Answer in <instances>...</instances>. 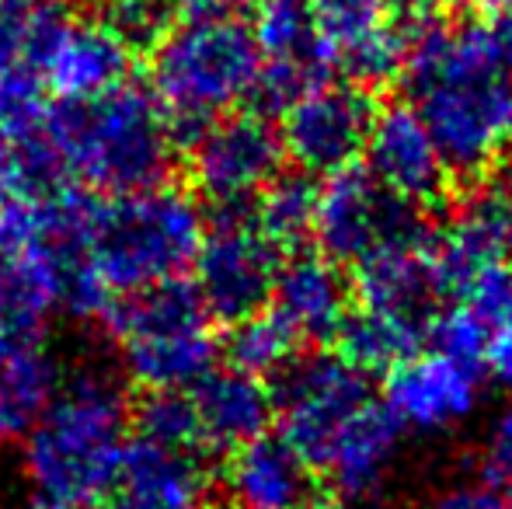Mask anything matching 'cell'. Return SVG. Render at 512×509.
<instances>
[{
    "label": "cell",
    "instance_id": "5",
    "mask_svg": "<svg viewBox=\"0 0 512 509\" xmlns=\"http://www.w3.org/2000/svg\"><path fill=\"white\" fill-rule=\"evenodd\" d=\"M262 60L248 21L230 11H196L150 49V95L192 136L255 95Z\"/></svg>",
    "mask_w": 512,
    "mask_h": 509
},
{
    "label": "cell",
    "instance_id": "2",
    "mask_svg": "<svg viewBox=\"0 0 512 509\" xmlns=\"http://www.w3.org/2000/svg\"><path fill=\"white\" fill-rule=\"evenodd\" d=\"M129 408L105 367H84L60 387L25 436L21 471L42 509H88L115 489L126 464Z\"/></svg>",
    "mask_w": 512,
    "mask_h": 509
},
{
    "label": "cell",
    "instance_id": "30",
    "mask_svg": "<svg viewBox=\"0 0 512 509\" xmlns=\"http://www.w3.org/2000/svg\"><path fill=\"white\" fill-rule=\"evenodd\" d=\"M293 346H297V339H293L290 328L272 311L255 314V318H248V321H237L227 339V353H230L234 370L251 374V377L283 374L293 363Z\"/></svg>",
    "mask_w": 512,
    "mask_h": 509
},
{
    "label": "cell",
    "instance_id": "8",
    "mask_svg": "<svg viewBox=\"0 0 512 509\" xmlns=\"http://www.w3.org/2000/svg\"><path fill=\"white\" fill-rule=\"evenodd\" d=\"M56 307H63V255L28 203L0 217V353L35 346Z\"/></svg>",
    "mask_w": 512,
    "mask_h": 509
},
{
    "label": "cell",
    "instance_id": "25",
    "mask_svg": "<svg viewBox=\"0 0 512 509\" xmlns=\"http://www.w3.org/2000/svg\"><path fill=\"white\" fill-rule=\"evenodd\" d=\"M255 39L269 63H286L314 74L324 81L328 67L335 63L328 42L310 11V0H262L255 21Z\"/></svg>",
    "mask_w": 512,
    "mask_h": 509
},
{
    "label": "cell",
    "instance_id": "29",
    "mask_svg": "<svg viewBox=\"0 0 512 509\" xmlns=\"http://www.w3.org/2000/svg\"><path fill=\"white\" fill-rule=\"evenodd\" d=\"M56 105L46 102V81L32 74H0V133L14 143L49 154V119ZM56 161V157H53Z\"/></svg>",
    "mask_w": 512,
    "mask_h": 509
},
{
    "label": "cell",
    "instance_id": "40",
    "mask_svg": "<svg viewBox=\"0 0 512 509\" xmlns=\"http://www.w3.org/2000/svg\"><path fill=\"white\" fill-rule=\"evenodd\" d=\"M401 4H408V7H418V11H425V7H436V4H446V0H401Z\"/></svg>",
    "mask_w": 512,
    "mask_h": 509
},
{
    "label": "cell",
    "instance_id": "9",
    "mask_svg": "<svg viewBox=\"0 0 512 509\" xmlns=\"http://www.w3.org/2000/svg\"><path fill=\"white\" fill-rule=\"evenodd\" d=\"M425 224L405 199L391 196L366 168L352 164L317 185L314 238L331 262H363L398 238L422 234Z\"/></svg>",
    "mask_w": 512,
    "mask_h": 509
},
{
    "label": "cell",
    "instance_id": "35",
    "mask_svg": "<svg viewBox=\"0 0 512 509\" xmlns=\"http://www.w3.org/2000/svg\"><path fill=\"white\" fill-rule=\"evenodd\" d=\"M481 478L512 496V405L492 415L478 450Z\"/></svg>",
    "mask_w": 512,
    "mask_h": 509
},
{
    "label": "cell",
    "instance_id": "31",
    "mask_svg": "<svg viewBox=\"0 0 512 509\" xmlns=\"http://www.w3.org/2000/svg\"><path fill=\"white\" fill-rule=\"evenodd\" d=\"M140 440L168 450L199 447V419L189 391H150L136 408Z\"/></svg>",
    "mask_w": 512,
    "mask_h": 509
},
{
    "label": "cell",
    "instance_id": "4",
    "mask_svg": "<svg viewBox=\"0 0 512 509\" xmlns=\"http://www.w3.org/2000/svg\"><path fill=\"white\" fill-rule=\"evenodd\" d=\"M49 150L63 171L115 199L164 185L175 161V133L150 91L122 84L95 102L56 105Z\"/></svg>",
    "mask_w": 512,
    "mask_h": 509
},
{
    "label": "cell",
    "instance_id": "24",
    "mask_svg": "<svg viewBox=\"0 0 512 509\" xmlns=\"http://www.w3.org/2000/svg\"><path fill=\"white\" fill-rule=\"evenodd\" d=\"M56 0H14L0 14V74H32L46 81V67L70 28Z\"/></svg>",
    "mask_w": 512,
    "mask_h": 509
},
{
    "label": "cell",
    "instance_id": "42",
    "mask_svg": "<svg viewBox=\"0 0 512 509\" xmlns=\"http://www.w3.org/2000/svg\"><path fill=\"white\" fill-rule=\"evenodd\" d=\"M488 4H502V7H512V0H488Z\"/></svg>",
    "mask_w": 512,
    "mask_h": 509
},
{
    "label": "cell",
    "instance_id": "7",
    "mask_svg": "<svg viewBox=\"0 0 512 509\" xmlns=\"http://www.w3.org/2000/svg\"><path fill=\"white\" fill-rule=\"evenodd\" d=\"M373 401L370 377L345 356H304L279 374L272 405L283 440L310 468H324L345 429Z\"/></svg>",
    "mask_w": 512,
    "mask_h": 509
},
{
    "label": "cell",
    "instance_id": "19",
    "mask_svg": "<svg viewBox=\"0 0 512 509\" xmlns=\"http://www.w3.org/2000/svg\"><path fill=\"white\" fill-rule=\"evenodd\" d=\"M112 509H216L206 471L189 450L136 440L112 489Z\"/></svg>",
    "mask_w": 512,
    "mask_h": 509
},
{
    "label": "cell",
    "instance_id": "28",
    "mask_svg": "<svg viewBox=\"0 0 512 509\" xmlns=\"http://www.w3.org/2000/svg\"><path fill=\"white\" fill-rule=\"evenodd\" d=\"M317 185L307 171H279L255 199V224L276 248L300 245L314 234Z\"/></svg>",
    "mask_w": 512,
    "mask_h": 509
},
{
    "label": "cell",
    "instance_id": "13",
    "mask_svg": "<svg viewBox=\"0 0 512 509\" xmlns=\"http://www.w3.org/2000/svg\"><path fill=\"white\" fill-rule=\"evenodd\" d=\"M481 377L485 370L446 356L439 349L411 356L387 374L384 405L405 433H450L464 426L481 405Z\"/></svg>",
    "mask_w": 512,
    "mask_h": 509
},
{
    "label": "cell",
    "instance_id": "14",
    "mask_svg": "<svg viewBox=\"0 0 512 509\" xmlns=\"http://www.w3.org/2000/svg\"><path fill=\"white\" fill-rule=\"evenodd\" d=\"M366 171L391 196L405 203H432L446 189V168L429 126L411 102H391L377 109L370 140H366Z\"/></svg>",
    "mask_w": 512,
    "mask_h": 509
},
{
    "label": "cell",
    "instance_id": "23",
    "mask_svg": "<svg viewBox=\"0 0 512 509\" xmlns=\"http://www.w3.org/2000/svg\"><path fill=\"white\" fill-rule=\"evenodd\" d=\"M60 387V367L39 342L0 353V447L32 433Z\"/></svg>",
    "mask_w": 512,
    "mask_h": 509
},
{
    "label": "cell",
    "instance_id": "3",
    "mask_svg": "<svg viewBox=\"0 0 512 509\" xmlns=\"http://www.w3.org/2000/svg\"><path fill=\"white\" fill-rule=\"evenodd\" d=\"M206 241V220L189 192L157 185L108 203L91 199L74 252L63 269H81L112 297L178 283Z\"/></svg>",
    "mask_w": 512,
    "mask_h": 509
},
{
    "label": "cell",
    "instance_id": "21",
    "mask_svg": "<svg viewBox=\"0 0 512 509\" xmlns=\"http://www.w3.org/2000/svg\"><path fill=\"white\" fill-rule=\"evenodd\" d=\"M199 419V443L216 450H241L265 436V426L276 415L272 394L262 381L241 370H213L196 387H189Z\"/></svg>",
    "mask_w": 512,
    "mask_h": 509
},
{
    "label": "cell",
    "instance_id": "41",
    "mask_svg": "<svg viewBox=\"0 0 512 509\" xmlns=\"http://www.w3.org/2000/svg\"><path fill=\"white\" fill-rule=\"evenodd\" d=\"M14 4V0H0V14H4L7 11V7H11Z\"/></svg>",
    "mask_w": 512,
    "mask_h": 509
},
{
    "label": "cell",
    "instance_id": "17",
    "mask_svg": "<svg viewBox=\"0 0 512 509\" xmlns=\"http://www.w3.org/2000/svg\"><path fill=\"white\" fill-rule=\"evenodd\" d=\"M227 509H321L314 468L283 440L258 436L234 450L223 471Z\"/></svg>",
    "mask_w": 512,
    "mask_h": 509
},
{
    "label": "cell",
    "instance_id": "33",
    "mask_svg": "<svg viewBox=\"0 0 512 509\" xmlns=\"http://www.w3.org/2000/svg\"><path fill=\"white\" fill-rule=\"evenodd\" d=\"M310 11L331 56L387 28V0H310Z\"/></svg>",
    "mask_w": 512,
    "mask_h": 509
},
{
    "label": "cell",
    "instance_id": "37",
    "mask_svg": "<svg viewBox=\"0 0 512 509\" xmlns=\"http://www.w3.org/2000/svg\"><path fill=\"white\" fill-rule=\"evenodd\" d=\"M488 35H492V46L502 70L512 77V7H502L495 18H488Z\"/></svg>",
    "mask_w": 512,
    "mask_h": 509
},
{
    "label": "cell",
    "instance_id": "38",
    "mask_svg": "<svg viewBox=\"0 0 512 509\" xmlns=\"http://www.w3.org/2000/svg\"><path fill=\"white\" fill-rule=\"evenodd\" d=\"M321 509H377V506H373V499H349V496H338V503L321 506Z\"/></svg>",
    "mask_w": 512,
    "mask_h": 509
},
{
    "label": "cell",
    "instance_id": "27",
    "mask_svg": "<svg viewBox=\"0 0 512 509\" xmlns=\"http://www.w3.org/2000/svg\"><path fill=\"white\" fill-rule=\"evenodd\" d=\"M460 304L471 307L488 332L485 370L502 384H512V262L467 279L460 286Z\"/></svg>",
    "mask_w": 512,
    "mask_h": 509
},
{
    "label": "cell",
    "instance_id": "15",
    "mask_svg": "<svg viewBox=\"0 0 512 509\" xmlns=\"http://www.w3.org/2000/svg\"><path fill=\"white\" fill-rule=\"evenodd\" d=\"M443 290H450V286L439 272L436 241L429 238V231L377 248L370 258L359 262L356 272L359 307L394 314V318L415 321L425 328L436 318V304Z\"/></svg>",
    "mask_w": 512,
    "mask_h": 509
},
{
    "label": "cell",
    "instance_id": "22",
    "mask_svg": "<svg viewBox=\"0 0 512 509\" xmlns=\"http://www.w3.org/2000/svg\"><path fill=\"white\" fill-rule=\"evenodd\" d=\"M401 440H405V426L391 415L384 401H370L359 412V419L345 429L338 440L331 461L324 471L335 478L338 496L349 499H373L380 485L387 482L394 461L401 454Z\"/></svg>",
    "mask_w": 512,
    "mask_h": 509
},
{
    "label": "cell",
    "instance_id": "18",
    "mask_svg": "<svg viewBox=\"0 0 512 509\" xmlns=\"http://www.w3.org/2000/svg\"><path fill=\"white\" fill-rule=\"evenodd\" d=\"M269 304L297 342L338 339L345 318L352 314L349 283L324 255H293L279 265Z\"/></svg>",
    "mask_w": 512,
    "mask_h": 509
},
{
    "label": "cell",
    "instance_id": "32",
    "mask_svg": "<svg viewBox=\"0 0 512 509\" xmlns=\"http://www.w3.org/2000/svg\"><path fill=\"white\" fill-rule=\"evenodd\" d=\"M56 171H60V164L49 154H35V150L21 147L11 136L0 133V217L46 196Z\"/></svg>",
    "mask_w": 512,
    "mask_h": 509
},
{
    "label": "cell",
    "instance_id": "16",
    "mask_svg": "<svg viewBox=\"0 0 512 509\" xmlns=\"http://www.w3.org/2000/svg\"><path fill=\"white\" fill-rule=\"evenodd\" d=\"M436 262L446 286L460 290L471 276L512 262V185L478 182L464 192L436 238Z\"/></svg>",
    "mask_w": 512,
    "mask_h": 509
},
{
    "label": "cell",
    "instance_id": "10",
    "mask_svg": "<svg viewBox=\"0 0 512 509\" xmlns=\"http://www.w3.org/2000/svg\"><path fill=\"white\" fill-rule=\"evenodd\" d=\"M276 276V245L258 231L255 217L227 206L196 258V293L206 311L230 325L255 318L272 300Z\"/></svg>",
    "mask_w": 512,
    "mask_h": 509
},
{
    "label": "cell",
    "instance_id": "6",
    "mask_svg": "<svg viewBox=\"0 0 512 509\" xmlns=\"http://www.w3.org/2000/svg\"><path fill=\"white\" fill-rule=\"evenodd\" d=\"M119 360L147 391H189L213 374V314L196 286L164 283L133 293L112 314Z\"/></svg>",
    "mask_w": 512,
    "mask_h": 509
},
{
    "label": "cell",
    "instance_id": "12",
    "mask_svg": "<svg viewBox=\"0 0 512 509\" xmlns=\"http://www.w3.org/2000/svg\"><path fill=\"white\" fill-rule=\"evenodd\" d=\"M373 119V98L366 88L345 84H317L297 105L283 112V150L307 175H335L352 168L366 150Z\"/></svg>",
    "mask_w": 512,
    "mask_h": 509
},
{
    "label": "cell",
    "instance_id": "43",
    "mask_svg": "<svg viewBox=\"0 0 512 509\" xmlns=\"http://www.w3.org/2000/svg\"><path fill=\"white\" fill-rule=\"evenodd\" d=\"M56 4H63V0H56Z\"/></svg>",
    "mask_w": 512,
    "mask_h": 509
},
{
    "label": "cell",
    "instance_id": "39",
    "mask_svg": "<svg viewBox=\"0 0 512 509\" xmlns=\"http://www.w3.org/2000/svg\"><path fill=\"white\" fill-rule=\"evenodd\" d=\"M178 4H189L196 11H223V0H178Z\"/></svg>",
    "mask_w": 512,
    "mask_h": 509
},
{
    "label": "cell",
    "instance_id": "26",
    "mask_svg": "<svg viewBox=\"0 0 512 509\" xmlns=\"http://www.w3.org/2000/svg\"><path fill=\"white\" fill-rule=\"evenodd\" d=\"M425 325L415 321L394 318L384 311H370V307H356L345 318L342 332H338V346L349 363L359 370H394L405 360L415 356V349L425 342Z\"/></svg>",
    "mask_w": 512,
    "mask_h": 509
},
{
    "label": "cell",
    "instance_id": "1",
    "mask_svg": "<svg viewBox=\"0 0 512 509\" xmlns=\"http://www.w3.org/2000/svg\"><path fill=\"white\" fill-rule=\"evenodd\" d=\"M405 81L446 168L481 175L512 140V77L488 21H425L408 35Z\"/></svg>",
    "mask_w": 512,
    "mask_h": 509
},
{
    "label": "cell",
    "instance_id": "36",
    "mask_svg": "<svg viewBox=\"0 0 512 509\" xmlns=\"http://www.w3.org/2000/svg\"><path fill=\"white\" fill-rule=\"evenodd\" d=\"M429 509H512V496L481 478V482L450 485L432 499Z\"/></svg>",
    "mask_w": 512,
    "mask_h": 509
},
{
    "label": "cell",
    "instance_id": "34",
    "mask_svg": "<svg viewBox=\"0 0 512 509\" xmlns=\"http://www.w3.org/2000/svg\"><path fill=\"white\" fill-rule=\"evenodd\" d=\"M178 0H105L102 21L129 49H154L175 28Z\"/></svg>",
    "mask_w": 512,
    "mask_h": 509
},
{
    "label": "cell",
    "instance_id": "20",
    "mask_svg": "<svg viewBox=\"0 0 512 509\" xmlns=\"http://www.w3.org/2000/svg\"><path fill=\"white\" fill-rule=\"evenodd\" d=\"M133 49L98 21H70L67 35L56 46L46 67V88L63 102H95L122 88Z\"/></svg>",
    "mask_w": 512,
    "mask_h": 509
},
{
    "label": "cell",
    "instance_id": "11",
    "mask_svg": "<svg viewBox=\"0 0 512 509\" xmlns=\"http://www.w3.org/2000/svg\"><path fill=\"white\" fill-rule=\"evenodd\" d=\"M283 154V136L262 112H230L192 133L189 171L199 192L227 210L262 196Z\"/></svg>",
    "mask_w": 512,
    "mask_h": 509
}]
</instances>
